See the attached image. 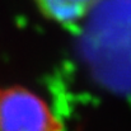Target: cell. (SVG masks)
<instances>
[{"mask_svg": "<svg viewBox=\"0 0 131 131\" xmlns=\"http://www.w3.org/2000/svg\"><path fill=\"white\" fill-rule=\"evenodd\" d=\"M0 131H64L42 97L20 85L0 87Z\"/></svg>", "mask_w": 131, "mask_h": 131, "instance_id": "6da1fadb", "label": "cell"}, {"mask_svg": "<svg viewBox=\"0 0 131 131\" xmlns=\"http://www.w3.org/2000/svg\"><path fill=\"white\" fill-rule=\"evenodd\" d=\"M40 13L65 28L79 24L99 0H35Z\"/></svg>", "mask_w": 131, "mask_h": 131, "instance_id": "7a4b0ae2", "label": "cell"}]
</instances>
